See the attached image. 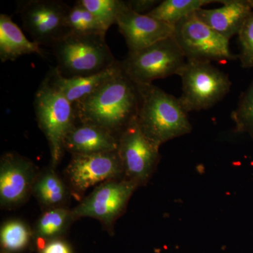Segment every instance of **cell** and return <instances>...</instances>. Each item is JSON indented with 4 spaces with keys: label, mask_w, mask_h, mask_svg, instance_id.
Listing matches in <instances>:
<instances>
[{
    "label": "cell",
    "mask_w": 253,
    "mask_h": 253,
    "mask_svg": "<svg viewBox=\"0 0 253 253\" xmlns=\"http://www.w3.org/2000/svg\"><path fill=\"white\" fill-rule=\"evenodd\" d=\"M44 56L41 45L30 41L9 15H0V59L13 61L23 55Z\"/></svg>",
    "instance_id": "obj_17"
},
{
    "label": "cell",
    "mask_w": 253,
    "mask_h": 253,
    "mask_svg": "<svg viewBox=\"0 0 253 253\" xmlns=\"http://www.w3.org/2000/svg\"><path fill=\"white\" fill-rule=\"evenodd\" d=\"M161 2V1H157V0H129V1H126L128 8L139 14H144V12H147L148 14Z\"/></svg>",
    "instance_id": "obj_26"
},
{
    "label": "cell",
    "mask_w": 253,
    "mask_h": 253,
    "mask_svg": "<svg viewBox=\"0 0 253 253\" xmlns=\"http://www.w3.org/2000/svg\"><path fill=\"white\" fill-rule=\"evenodd\" d=\"M31 231L25 223L11 220L1 226L0 233L1 247L3 253L19 252L28 246Z\"/></svg>",
    "instance_id": "obj_22"
},
{
    "label": "cell",
    "mask_w": 253,
    "mask_h": 253,
    "mask_svg": "<svg viewBox=\"0 0 253 253\" xmlns=\"http://www.w3.org/2000/svg\"><path fill=\"white\" fill-rule=\"evenodd\" d=\"M173 38L186 60L226 62L239 56L231 52L229 41L193 14L174 26Z\"/></svg>",
    "instance_id": "obj_7"
},
{
    "label": "cell",
    "mask_w": 253,
    "mask_h": 253,
    "mask_svg": "<svg viewBox=\"0 0 253 253\" xmlns=\"http://www.w3.org/2000/svg\"><path fill=\"white\" fill-rule=\"evenodd\" d=\"M116 24L126 40L128 53L135 52L170 38L174 33V26L149 15L137 14L126 5L118 16Z\"/></svg>",
    "instance_id": "obj_12"
},
{
    "label": "cell",
    "mask_w": 253,
    "mask_h": 253,
    "mask_svg": "<svg viewBox=\"0 0 253 253\" xmlns=\"http://www.w3.org/2000/svg\"><path fill=\"white\" fill-rule=\"evenodd\" d=\"M34 166L15 154L3 156L0 166V201L2 206L21 204L34 184Z\"/></svg>",
    "instance_id": "obj_13"
},
{
    "label": "cell",
    "mask_w": 253,
    "mask_h": 253,
    "mask_svg": "<svg viewBox=\"0 0 253 253\" xmlns=\"http://www.w3.org/2000/svg\"><path fill=\"white\" fill-rule=\"evenodd\" d=\"M241 52L239 59L244 68H253V11L239 31Z\"/></svg>",
    "instance_id": "obj_25"
},
{
    "label": "cell",
    "mask_w": 253,
    "mask_h": 253,
    "mask_svg": "<svg viewBox=\"0 0 253 253\" xmlns=\"http://www.w3.org/2000/svg\"><path fill=\"white\" fill-rule=\"evenodd\" d=\"M106 35L71 34L51 46L61 76L72 78L103 72L118 62L105 39Z\"/></svg>",
    "instance_id": "obj_3"
},
{
    "label": "cell",
    "mask_w": 253,
    "mask_h": 253,
    "mask_svg": "<svg viewBox=\"0 0 253 253\" xmlns=\"http://www.w3.org/2000/svg\"><path fill=\"white\" fill-rule=\"evenodd\" d=\"M95 17L109 30L117 23L118 16L126 7L123 0H79Z\"/></svg>",
    "instance_id": "obj_23"
},
{
    "label": "cell",
    "mask_w": 253,
    "mask_h": 253,
    "mask_svg": "<svg viewBox=\"0 0 253 253\" xmlns=\"http://www.w3.org/2000/svg\"><path fill=\"white\" fill-rule=\"evenodd\" d=\"M138 186L126 179L102 183L75 208L73 217L96 218L111 224L123 212Z\"/></svg>",
    "instance_id": "obj_10"
},
{
    "label": "cell",
    "mask_w": 253,
    "mask_h": 253,
    "mask_svg": "<svg viewBox=\"0 0 253 253\" xmlns=\"http://www.w3.org/2000/svg\"><path fill=\"white\" fill-rule=\"evenodd\" d=\"M119 139L91 123L76 121L65 138L64 149L72 154H91L118 151Z\"/></svg>",
    "instance_id": "obj_15"
},
{
    "label": "cell",
    "mask_w": 253,
    "mask_h": 253,
    "mask_svg": "<svg viewBox=\"0 0 253 253\" xmlns=\"http://www.w3.org/2000/svg\"><path fill=\"white\" fill-rule=\"evenodd\" d=\"M121 62L118 61L112 67L92 76L67 78L63 77L55 68H51L46 78L50 83L73 104L90 96L105 83L121 71Z\"/></svg>",
    "instance_id": "obj_16"
},
{
    "label": "cell",
    "mask_w": 253,
    "mask_h": 253,
    "mask_svg": "<svg viewBox=\"0 0 253 253\" xmlns=\"http://www.w3.org/2000/svg\"><path fill=\"white\" fill-rule=\"evenodd\" d=\"M137 84L140 102L136 123L151 142L160 147L191 132L192 126L179 98L153 84Z\"/></svg>",
    "instance_id": "obj_2"
},
{
    "label": "cell",
    "mask_w": 253,
    "mask_h": 253,
    "mask_svg": "<svg viewBox=\"0 0 253 253\" xmlns=\"http://www.w3.org/2000/svg\"><path fill=\"white\" fill-rule=\"evenodd\" d=\"M124 72L139 84H152L155 80L179 75L186 59L173 37L144 49L128 53L120 61Z\"/></svg>",
    "instance_id": "obj_6"
},
{
    "label": "cell",
    "mask_w": 253,
    "mask_h": 253,
    "mask_svg": "<svg viewBox=\"0 0 253 253\" xmlns=\"http://www.w3.org/2000/svg\"><path fill=\"white\" fill-rule=\"evenodd\" d=\"M178 76L182 83L179 99L187 113L211 109L230 91L229 76L211 62L186 60Z\"/></svg>",
    "instance_id": "obj_5"
},
{
    "label": "cell",
    "mask_w": 253,
    "mask_h": 253,
    "mask_svg": "<svg viewBox=\"0 0 253 253\" xmlns=\"http://www.w3.org/2000/svg\"><path fill=\"white\" fill-rule=\"evenodd\" d=\"M124 173L118 151L91 154H73L68 167L71 185L84 192L99 183L114 180Z\"/></svg>",
    "instance_id": "obj_11"
},
{
    "label": "cell",
    "mask_w": 253,
    "mask_h": 253,
    "mask_svg": "<svg viewBox=\"0 0 253 253\" xmlns=\"http://www.w3.org/2000/svg\"><path fill=\"white\" fill-rule=\"evenodd\" d=\"M34 108L37 121L49 143L51 163H59L66 135L76 122L74 106L45 77L36 91Z\"/></svg>",
    "instance_id": "obj_4"
},
{
    "label": "cell",
    "mask_w": 253,
    "mask_h": 253,
    "mask_svg": "<svg viewBox=\"0 0 253 253\" xmlns=\"http://www.w3.org/2000/svg\"><path fill=\"white\" fill-rule=\"evenodd\" d=\"M253 11V0H225L221 7L202 8L195 14L200 21L229 41L239 34Z\"/></svg>",
    "instance_id": "obj_14"
},
{
    "label": "cell",
    "mask_w": 253,
    "mask_h": 253,
    "mask_svg": "<svg viewBox=\"0 0 253 253\" xmlns=\"http://www.w3.org/2000/svg\"><path fill=\"white\" fill-rule=\"evenodd\" d=\"M66 24L71 34L106 35L108 29L81 1H77L68 10Z\"/></svg>",
    "instance_id": "obj_19"
},
{
    "label": "cell",
    "mask_w": 253,
    "mask_h": 253,
    "mask_svg": "<svg viewBox=\"0 0 253 253\" xmlns=\"http://www.w3.org/2000/svg\"><path fill=\"white\" fill-rule=\"evenodd\" d=\"M33 191L42 204L51 208L62 204L66 196L63 181L52 170L38 178L33 185Z\"/></svg>",
    "instance_id": "obj_20"
},
{
    "label": "cell",
    "mask_w": 253,
    "mask_h": 253,
    "mask_svg": "<svg viewBox=\"0 0 253 253\" xmlns=\"http://www.w3.org/2000/svg\"><path fill=\"white\" fill-rule=\"evenodd\" d=\"M42 253H72L71 248L65 241L52 240L46 244Z\"/></svg>",
    "instance_id": "obj_27"
},
{
    "label": "cell",
    "mask_w": 253,
    "mask_h": 253,
    "mask_svg": "<svg viewBox=\"0 0 253 253\" xmlns=\"http://www.w3.org/2000/svg\"><path fill=\"white\" fill-rule=\"evenodd\" d=\"M159 148L144 135L134 120L119 137L118 153L126 179L146 184L160 161Z\"/></svg>",
    "instance_id": "obj_9"
},
{
    "label": "cell",
    "mask_w": 253,
    "mask_h": 253,
    "mask_svg": "<svg viewBox=\"0 0 253 253\" xmlns=\"http://www.w3.org/2000/svg\"><path fill=\"white\" fill-rule=\"evenodd\" d=\"M236 132L244 133L253 139V81L241 96L231 115Z\"/></svg>",
    "instance_id": "obj_24"
},
{
    "label": "cell",
    "mask_w": 253,
    "mask_h": 253,
    "mask_svg": "<svg viewBox=\"0 0 253 253\" xmlns=\"http://www.w3.org/2000/svg\"><path fill=\"white\" fill-rule=\"evenodd\" d=\"M72 217L73 213L64 208H51L38 219L35 234L44 241L56 237L66 230Z\"/></svg>",
    "instance_id": "obj_21"
},
{
    "label": "cell",
    "mask_w": 253,
    "mask_h": 253,
    "mask_svg": "<svg viewBox=\"0 0 253 253\" xmlns=\"http://www.w3.org/2000/svg\"><path fill=\"white\" fill-rule=\"evenodd\" d=\"M225 0H165L147 15L174 26L176 23L206 5L214 2L224 4Z\"/></svg>",
    "instance_id": "obj_18"
},
{
    "label": "cell",
    "mask_w": 253,
    "mask_h": 253,
    "mask_svg": "<svg viewBox=\"0 0 253 253\" xmlns=\"http://www.w3.org/2000/svg\"><path fill=\"white\" fill-rule=\"evenodd\" d=\"M69 8L59 0H26L18 3L25 31L36 44L51 47L71 34L66 24Z\"/></svg>",
    "instance_id": "obj_8"
},
{
    "label": "cell",
    "mask_w": 253,
    "mask_h": 253,
    "mask_svg": "<svg viewBox=\"0 0 253 253\" xmlns=\"http://www.w3.org/2000/svg\"><path fill=\"white\" fill-rule=\"evenodd\" d=\"M140 102L138 84L121 71L74 106L76 121L100 126L119 139L136 117Z\"/></svg>",
    "instance_id": "obj_1"
}]
</instances>
